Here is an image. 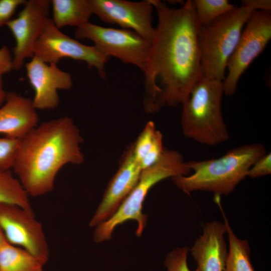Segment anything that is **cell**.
<instances>
[{"instance_id":"1","label":"cell","mask_w":271,"mask_h":271,"mask_svg":"<svg viewBox=\"0 0 271 271\" xmlns=\"http://www.w3.org/2000/svg\"><path fill=\"white\" fill-rule=\"evenodd\" d=\"M158 16L145 78L143 104L154 113L168 105L182 104L203 77L198 41L200 28L193 1L179 8L150 0Z\"/></svg>"},{"instance_id":"2","label":"cell","mask_w":271,"mask_h":271,"mask_svg":"<svg viewBox=\"0 0 271 271\" xmlns=\"http://www.w3.org/2000/svg\"><path fill=\"white\" fill-rule=\"evenodd\" d=\"M82 142L79 129L68 116L38 124L20 139L13 169L29 196L50 192L64 166L84 163Z\"/></svg>"},{"instance_id":"3","label":"cell","mask_w":271,"mask_h":271,"mask_svg":"<svg viewBox=\"0 0 271 271\" xmlns=\"http://www.w3.org/2000/svg\"><path fill=\"white\" fill-rule=\"evenodd\" d=\"M265 153V147L261 143L244 145L218 158L187 161L192 174L172 179L188 194L201 190L213 193L215 197L227 196L247 176L255 161Z\"/></svg>"},{"instance_id":"4","label":"cell","mask_w":271,"mask_h":271,"mask_svg":"<svg viewBox=\"0 0 271 271\" xmlns=\"http://www.w3.org/2000/svg\"><path fill=\"white\" fill-rule=\"evenodd\" d=\"M222 81L202 77L181 104L184 135L203 145L215 146L229 139L222 113Z\"/></svg>"},{"instance_id":"5","label":"cell","mask_w":271,"mask_h":271,"mask_svg":"<svg viewBox=\"0 0 271 271\" xmlns=\"http://www.w3.org/2000/svg\"><path fill=\"white\" fill-rule=\"evenodd\" d=\"M191 172L187 162L178 152L165 149L159 160L143 170L139 180L114 213L95 226L93 238L96 242L111 239L114 228L129 220L137 222L136 235L140 236L146 225L148 216L143 213L144 202L150 189L168 178L186 176Z\"/></svg>"},{"instance_id":"6","label":"cell","mask_w":271,"mask_h":271,"mask_svg":"<svg viewBox=\"0 0 271 271\" xmlns=\"http://www.w3.org/2000/svg\"><path fill=\"white\" fill-rule=\"evenodd\" d=\"M253 11L252 8L241 4L200 27L198 41L203 77L223 80L228 61Z\"/></svg>"},{"instance_id":"7","label":"cell","mask_w":271,"mask_h":271,"mask_svg":"<svg viewBox=\"0 0 271 271\" xmlns=\"http://www.w3.org/2000/svg\"><path fill=\"white\" fill-rule=\"evenodd\" d=\"M76 39L89 40L106 56L146 70L151 44L134 31L104 27L88 22L74 32Z\"/></svg>"},{"instance_id":"8","label":"cell","mask_w":271,"mask_h":271,"mask_svg":"<svg viewBox=\"0 0 271 271\" xmlns=\"http://www.w3.org/2000/svg\"><path fill=\"white\" fill-rule=\"evenodd\" d=\"M271 39L270 12L256 10L246 22L236 48L227 65L222 81L224 93L235 92L240 76L264 49Z\"/></svg>"},{"instance_id":"9","label":"cell","mask_w":271,"mask_h":271,"mask_svg":"<svg viewBox=\"0 0 271 271\" xmlns=\"http://www.w3.org/2000/svg\"><path fill=\"white\" fill-rule=\"evenodd\" d=\"M34 56L48 64H57L64 58L85 62L102 79L109 57L94 46L84 45L62 32L49 18L34 47Z\"/></svg>"},{"instance_id":"10","label":"cell","mask_w":271,"mask_h":271,"mask_svg":"<svg viewBox=\"0 0 271 271\" xmlns=\"http://www.w3.org/2000/svg\"><path fill=\"white\" fill-rule=\"evenodd\" d=\"M0 228L8 243L25 249L46 264L49 248L42 224L32 209L1 204Z\"/></svg>"},{"instance_id":"11","label":"cell","mask_w":271,"mask_h":271,"mask_svg":"<svg viewBox=\"0 0 271 271\" xmlns=\"http://www.w3.org/2000/svg\"><path fill=\"white\" fill-rule=\"evenodd\" d=\"M16 18L7 26L16 40L13 49V69L19 71L27 58L34 56V47L49 19L50 0H28Z\"/></svg>"},{"instance_id":"12","label":"cell","mask_w":271,"mask_h":271,"mask_svg":"<svg viewBox=\"0 0 271 271\" xmlns=\"http://www.w3.org/2000/svg\"><path fill=\"white\" fill-rule=\"evenodd\" d=\"M92 14L102 21L135 32L152 43L155 32L153 26V6L150 0H89Z\"/></svg>"},{"instance_id":"13","label":"cell","mask_w":271,"mask_h":271,"mask_svg":"<svg viewBox=\"0 0 271 271\" xmlns=\"http://www.w3.org/2000/svg\"><path fill=\"white\" fill-rule=\"evenodd\" d=\"M28 79L34 91L32 103L36 109H52L59 104L58 90H68L73 85L71 74L56 64H48L33 56L26 64Z\"/></svg>"},{"instance_id":"14","label":"cell","mask_w":271,"mask_h":271,"mask_svg":"<svg viewBox=\"0 0 271 271\" xmlns=\"http://www.w3.org/2000/svg\"><path fill=\"white\" fill-rule=\"evenodd\" d=\"M142 169L136 159L132 146L124 155L120 166L105 191L89 225L95 227L108 219L138 183Z\"/></svg>"},{"instance_id":"15","label":"cell","mask_w":271,"mask_h":271,"mask_svg":"<svg viewBox=\"0 0 271 271\" xmlns=\"http://www.w3.org/2000/svg\"><path fill=\"white\" fill-rule=\"evenodd\" d=\"M225 234L224 222L213 221L204 225L202 234L190 249L200 271H224L228 253Z\"/></svg>"},{"instance_id":"16","label":"cell","mask_w":271,"mask_h":271,"mask_svg":"<svg viewBox=\"0 0 271 271\" xmlns=\"http://www.w3.org/2000/svg\"><path fill=\"white\" fill-rule=\"evenodd\" d=\"M36 110L32 99L15 92H7L0 107V134L22 139L39 124Z\"/></svg>"},{"instance_id":"17","label":"cell","mask_w":271,"mask_h":271,"mask_svg":"<svg viewBox=\"0 0 271 271\" xmlns=\"http://www.w3.org/2000/svg\"><path fill=\"white\" fill-rule=\"evenodd\" d=\"M54 24L58 29L78 27L87 22L92 15L89 0H52Z\"/></svg>"},{"instance_id":"18","label":"cell","mask_w":271,"mask_h":271,"mask_svg":"<svg viewBox=\"0 0 271 271\" xmlns=\"http://www.w3.org/2000/svg\"><path fill=\"white\" fill-rule=\"evenodd\" d=\"M45 264L28 251L7 241L0 247V271H43Z\"/></svg>"},{"instance_id":"19","label":"cell","mask_w":271,"mask_h":271,"mask_svg":"<svg viewBox=\"0 0 271 271\" xmlns=\"http://www.w3.org/2000/svg\"><path fill=\"white\" fill-rule=\"evenodd\" d=\"M219 207L224 219L229 245L224 271H254L250 259L248 242L237 237L225 217L221 206Z\"/></svg>"},{"instance_id":"20","label":"cell","mask_w":271,"mask_h":271,"mask_svg":"<svg viewBox=\"0 0 271 271\" xmlns=\"http://www.w3.org/2000/svg\"><path fill=\"white\" fill-rule=\"evenodd\" d=\"M15 205L32 209L29 195L10 171H0V204Z\"/></svg>"},{"instance_id":"21","label":"cell","mask_w":271,"mask_h":271,"mask_svg":"<svg viewBox=\"0 0 271 271\" xmlns=\"http://www.w3.org/2000/svg\"><path fill=\"white\" fill-rule=\"evenodd\" d=\"M193 1L196 18L200 27L209 24L236 8L227 0Z\"/></svg>"},{"instance_id":"22","label":"cell","mask_w":271,"mask_h":271,"mask_svg":"<svg viewBox=\"0 0 271 271\" xmlns=\"http://www.w3.org/2000/svg\"><path fill=\"white\" fill-rule=\"evenodd\" d=\"M20 139L0 137V171L13 169L17 158Z\"/></svg>"},{"instance_id":"23","label":"cell","mask_w":271,"mask_h":271,"mask_svg":"<svg viewBox=\"0 0 271 271\" xmlns=\"http://www.w3.org/2000/svg\"><path fill=\"white\" fill-rule=\"evenodd\" d=\"M157 130L153 121L148 122L136 143L132 145L134 156L140 164L150 150Z\"/></svg>"},{"instance_id":"24","label":"cell","mask_w":271,"mask_h":271,"mask_svg":"<svg viewBox=\"0 0 271 271\" xmlns=\"http://www.w3.org/2000/svg\"><path fill=\"white\" fill-rule=\"evenodd\" d=\"M189 249L187 247L177 248L173 249L167 256L165 265L167 271H193L190 269L187 264V255ZM193 271H200L197 268Z\"/></svg>"},{"instance_id":"25","label":"cell","mask_w":271,"mask_h":271,"mask_svg":"<svg viewBox=\"0 0 271 271\" xmlns=\"http://www.w3.org/2000/svg\"><path fill=\"white\" fill-rule=\"evenodd\" d=\"M165 148L163 145V136L157 130L153 143L141 163L142 171L156 164L162 157Z\"/></svg>"},{"instance_id":"26","label":"cell","mask_w":271,"mask_h":271,"mask_svg":"<svg viewBox=\"0 0 271 271\" xmlns=\"http://www.w3.org/2000/svg\"><path fill=\"white\" fill-rule=\"evenodd\" d=\"M271 173V154L265 153L257 159L248 170L247 176L255 178Z\"/></svg>"},{"instance_id":"27","label":"cell","mask_w":271,"mask_h":271,"mask_svg":"<svg viewBox=\"0 0 271 271\" xmlns=\"http://www.w3.org/2000/svg\"><path fill=\"white\" fill-rule=\"evenodd\" d=\"M26 0H0V28L13 19L17 9L23 6Z\"/></svg>"},{"instance_id":"28","label":"cell","mask_w":271,"mask_h":271,"mask_svg":"<svg viewBox=\"0 0 271 271\" xmlns=\"http://www.w3.org/2000/svg\"><path fill=\"white\" fill-rule=\"evenodd\" d=\"M13 69V55L8 47L3 46L0 48V76Z\"/></svg>"},{"instance_id":"29","label":"cell","mask_w":271,"mask_h":271,"mask_svg":"<svg viewBox=\"0 0 271 271\" xmlns=\"http://www.w3.org/2000/svg\"><path fill=\"white\" fill-rule=\"evenodd\" d=\"M241 4L252 8L254 11L270 12L271 10L270 0H242Z\"/></svg>"},{"instance_id":"30","label":"cell","mask_w":271,"mask_h":271,"mask_svg":"<svg viewBox=\"0 0 271 271\" xmlns=\"http://www.w3.org/2000/svg\"><path fill=\"white\" fill-rule=\"evenodd\" d=\"M7 92H6L4 88L3 81L2 79V76H0V107L4 103Z\"/></svg>"},{"instance_id":"31","label":"cell","mask_w":271,"mask_h":271,"mask_svg":"<svg viewBox=\"0 0 271 271\" xmlns=\"http://www.w3.org/2000/svg\"><path fill=\"white\" fill-rule=\"evenodd\" d=\"M7 241L4 234L0 228V247Z\"/></svg>"}]
</instances>
